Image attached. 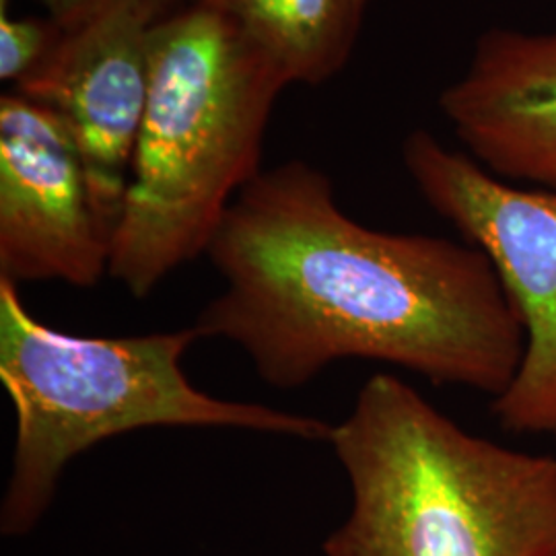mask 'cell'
Returning <instances> with one entry per match:
<instances>
[{
	"label": "cell",
	"mask_w": 556,
	"mask_h": 556,
	"mask_svg": "<svg viewBox=\"0 0 556 556\" xmlns=\"http://www.w3.org/2000/svg\"><path fill=\"white\" fill-rule=\"evenodd\" d=\"M439 108L489 174L556 192V34L484 31Z\"/></svg>",
	"instance_id": "cell-8"
},
{
	"label": "cell",
	"mask_w": 556,
	"mask_h": 556,
	"mask_svg": "<svg viewBox=\"0 0 556 556\" xmlns=\"http://www.w3.org/2000/svg\"><path fill=\"white\" fill-rule=\"evenodd\" d=\"M233 23L289 85H321L346 66L369 0H192Z\"/></svg>",
	"instance_id": "cell-9"
},
{
	"label": "cell",
	"mask_w": 556,
	"mask_h": 556,
	"mask_svg": "<svg viewBox=\"0 0 556 556\" xmlns=\"http://www.w3.org/2000/svg\"><path fill=\"white\" fill-rule=\"evenodd\" d=\"M402 161L418 194L491 260L523 326L516 376L491 400L511 435H556V192L519 188L415 130Z\"/></svg>",
	"instance_id": "cell-5"
},
{
	"label": "cell",
	"mask_w": 556,
	"mask_h": 556,
	"mask_svg": "<svg viewBox=\"0 0 556 556\" xmlns=\"http://www.w3.org/2000/svg\"><path fill=\"white\" fill-rule=\"evenodd\" d=\"M206 256L225 289L192 324L197 334L238 344L277 390L365 358L493 400L523 355L516 307L478 248L361 225L305 161L262 169Z\"/></svg>",
	"instance_id": "cell-1"
},
{
	"label": "cell",
	"mask_w": 556,
	"mask_h": 556,
	"mask_svg": "<svg viewBox=\"0 0 556 556\" xmlns=\"http://www.w3.org/2000/svg\"><path fill=\"white\" fill-rule=\"evenodd\" d=\"M36 2H40L46 15L59 21L62 27H71L110 0H36ZM144 2L155 11L157 20H163L179 9V0H144Z\"/></svg>",
	"instance_id": "cell-11"
},
{
	"label": "cell",
	"mask_w": 556,
	"mask_h": 556,
	"mask_svg": "<svg viewBox=\"0 0 556 556\" xmlns=\"http://www.w3.org/2000/svg\"><path fill=\"white\" fill-rule=\"evenodd\" d=\"M351 511L326 556H556V457L480 438L379 371L328 441Z\"/></svg>",
	"instance_id": "cell-2"
},
{
	"label": "cell",
	"mask_w": 556,
	"mask_h": 556,
	"mask_svg": "<svg viewBox=\"0 0 556 556\" xmlns=\"http://www.w3.org/2000/svg\"><path fill=\"white\" fill-rule=\"evenodd\" d=\"M112 233L62 119L17 91L0 98V278L89 289L110 275Z\"/></svg>",
	"instance_id": "cell-7"
},
{
	"label": "cell",
	"mask_w": 556,
	"mask_h": 556,
	"mask_svg": "<svg viewBox=\"0 0 556 556\" xmlns=\"http://www.w3.org/2000/svg\"><path fill=\"white\" fill-rule=\"evenodd\" d=\"M285 87L277 64L204 7L190 2L153 25L149 100L110 256V277L132 298L208 252L262 172Z\"/></svg>",
	"instance_id": "cell-3"
},
{
	"label": "cell",
	"mask_w": 556,
	"mask_h": 556,
	"mask_svg": "<svg viewBox=\"0 0 556 556\" xmlns=\"http://www.w3.org/2000/svg\"><path fill=\"white\" fill-rule=\"evenodd\" d=\"M194 326L135 337H79L50 328L0 278V381L17 435L0 505L2 536H27L50 509L66 466L105 439L149 427H217L330 441L334 425L266 404L211 396L181 361Z\"/></svg>",
	"instance_id": "cell-4"
},
{
	"label": "cell",
	"mask_w": 556,
	"mask_h": 556,
	"mask_svg": "<svg viewBox=\"0 0 556 556\" xmlns=\"http://www.w3.org/2000/svg\"><path fill=\"white\" fill-rule=\"evenodd\" d=\"M64 27L46 17H13L0 2V80L17 85L56 48Z\"/></svg>",
	"instance_id": "cell-10"
},
{
	"label": "cell",
	"mask_w": 556,
	"mask_h": 556,
	"mask_svg": "<svg viewBox=\"0 0 556 556\" xmlns=\"http://www.w3.org/2000/svg\"><path fill=\"white\" fill-rule=\"evenodd\" d=\"M157 21L144 0H110L64 27L50 56L13 89L52 110L66 126L112 239L149 100Z\"/></svg>",
	"instance_id": "cell-6"
}]
</instances>
